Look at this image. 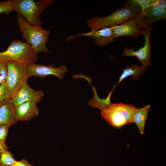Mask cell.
I'll list each match as a JSON object with an SVG mask.
<instances>
[{"mask_svg": "<svg viewBox=\"0 0 166 166\" xmlns=\"http://www.w3.org/2000/svg\"><path fill=\"white\" fill-rule=\"evenodd\" d=\"M142 15L141 12L135 8L129 0H127L121 8L113 12L107 16H93L87 20V24L91 30L99 29L117 26L130 18Z\"/></svg>", "mask_w": 166, "mask_h": 166, "instance_id": "1", "label": "cell"}, {"mask_svg": "<svg viewBox=\"0 0 166 166\" xmlns=\"http://www.w3.org/2000/svg\"><path fill=\"white\" fill-rule=\"evenodd\" d=\"M17 21L22 33V39L26 40L35 53H46L49 52L46 45L50 30H46L42 27L30 24L19 14L17 16Z\"/></svg>", "mask_w": 166, "mask_h": 166, "instance_id": "2", "label": "cell"}, {"mask_svg": "<svg viewBox=\"0 0 166 166\" xmlns=\"http://www.w3.org/2000/svg\"><path fill=\"white\" fill-rule=\"evenodd\" d=\"M53 0H12L14 11L19 14L30 24L42 27L40 17L47 6L53 2Z\"/></svg>", "mask_w": 166, "mask_h": 166, "instance_id": "3", "label": "cell"}, {"mask_svg": "<svg viewBox=\"0 0 166 166\" xmlns=\"http://www.w3.org/2000/svg\"><path fill=\"white\" fill-rule=\"evenodd\" d=\"M136 108L134 106L123 103L111 104L101 111L102 117L112 126L120 128L133 123Z\"/></svg>", "mask_w": 166, "mask_h": 166, "instance_id": "4", "label": "cell"}, {"mask_svg": "<svg viewBox=\"0 0 166 166\" xmlns=\"http://www.w3.org/2000/svg\"><path fill=\"white\" fill-rule=\"evenodd\" d=\"M35 53L27 42L20 40L12 41L7 49L0 52V61H14L25 64L35 63L37 60Z\"/></svg>", "mask_w": 166, "mask_h": 166, "instance_id": "5", "label": "cell"}, {"mask_svg": "<svg viewBox=\"0 0 166 166\" xmlns=\"http://www.w3.org/2000/svg\"><path fill=\"white\" fill-rule=\"evenodd\" d=\"M6 63L8 73L5 84L9 97L12 99L29 77L25 64L14 61Z\"/></svg>", "mask_w": 166, "mask_h": 166, "instance_id": "6", "label": "cell"}, {"mask_svg": "<svg viewBox=\"0 0 166 166\" xmlns=\"http://www.w3.org/2000/svg\"><path fill=\"white\" fill-rule=\"evenodd\" d=\"M166 18V1L153 0L150 6L143 13L137 25V30L140 34L147 28L153 26L155 22Z\"/></svg>", "mask_w": 166, "mask_h": 166, "instance_id": "7", "label": "cell"}, {"mask_svg": "<svg viewBox=\"0 0 166 166\" xmlns=\"http://www.w3.org/2000/svg\"><path fill=\"white\" fill-rule=\"evenodd\" d=\"M153 28V26H150L141 32L144 38L145 42L144 46L135 51L134 48L129 49L124 48L122 51L123 56H134L138 59L141 66L146 68L152 65L151 62V46L150 38L151 33Z\"/></svg>", "mask_w": 166, "mask_h": 166, "instance_id": "8", "label": "cell"}, {"mask_svg": "<svg viewBox=\"0 0 166 166\" xmlns=\"http://www.w3.org/2000/svg\"><path fill=\"white\" fill-rule=\"evenodd\" d=\"M25 66L29 78L37 76L42 78L54 75L61 81L68 70L66 66L63 65L57 67L53 65H44L34 63L25 64Z\"/></svg>", "mask_w": 166, "mask_h": 166, "instance_id": "9", "label": "cell"}, {"mask_svg": "<svg viewBox=\"0 0 166 166\" xmlns=\"http://www.w3.org/2000/svg\"><path fill=\"white\" fill-rule=\"evenodd\" d=\"M92 37L94 40L96 44L101 47L105 46L113 42L115 39L112 27H105L99 29L91 30L89 32L82 33L72 35L66 38L67 41L80 37Z\"/></svg>", "mask_w": 166, "mask_h": 166, "instance_id": "10", "label": "cell"}, {"mask_svg": "<svg viewBox=\"0 0 166 166\" xmlns=\"http://www.w3.org/2000/svg\"><path fill=\"white\" fill-rule=\"evenodd\" d=\"M45 95L41 90H35L32 88L26 82L18 90L11 99L16 107L26 102L39 103Z\"/></svg>", "mask_w": 166, "mask_h": 166, "instance_id": "11", "label": "cell"}, {"mask_svg": "<svg viewBox=\"0 0 166 166\" xmlns=\"http://www.w3.org/2000/svg\"><path fill=\"white\" fill-rule=\"evenodd\" d=\"M142 15L130 18L119 25L112 26L115 39L121 36H128L134 38H138L140 33L136 29V26Z\"/></svg>", "mask_w": 166, "mask_h": 166, "instance_id": "12", "label": "cell"}, {"mask_svg": "<svg viewBox=\"0 0 166 166\" xmlns=\"http://www.w3.org/2000/svg\"><path fill=\"white\" fill-rule=\"evenodd\" d=\"M15 107L11 99L7 98L0 102V125L10 126L16 123Z\"/></svg>", "mask_w": 166, "mask_h": 166, "instance_id": "13", "label": "cell"}, {"mask_svg": "<svg viewBox=\"0 0 166 166\" xmlns=\"http://www.w3.org/2000/svg\"><path fill=\"white\" fill-rule=\"evenodd\" d=\"M36 104L34 102H26L15 107L17 121H29L38 116L39 110Z\"/></svg>", "mask_w": 166, "mask_h": 166, "instance_id": "14", "label": "cell"}, {"mask_svg": "<svg viewBox=\"0 0 166 166\" xmlns=\"http://www.w3.org/2000/svg\"><path fill=\"white\" fill-rule=\"evenodd\" d=\"M123 70V72L119 77L118 82L114 86L111 92H113L116 86L122 81L130 76H131V78L133 80H137L139 77L141 75L146 69V68L141 65L139 66L136 64H135L126 66L125 68Z\"/></svg>", "mask_w": 166, "mask_h": 166, "instance_id": "15", "label": "cell"}, {"mask_svg": "<svg viewBox=\"0 0 166 166\" xmlns=\"http://www.w3.org/2000/svg\"><path fill=\"white\" fill-rule=\"evenodd\" d=\"M150 107V105H148L142 108H136L134 115L133 122L136 124L141 135L144 133L145 122Z\"/></svg>", "mask_w": 166, "mask_h": 166, "instance_id": "16", "label": "cell"}, {"mask_svg": "<svg viewBox=\"0 0 166 166\" xmlns=\"http://www.w3.org/2000/svg\"><path fill=\"white\" fill-rule=\"evenodd\" d=\"M15 161L13 154L7 150L0 155V166H13Z\"/></svg>", "mask_w": 166, "mask_h": 166, "instance_id": "17", "label": "cell"}, {"mask_svg": "<svg viewBox=\"0 0 166 166\" xmlns=\"http://www.w3.org/2000/svg\"><path fill=\"white\" fill-rule=\"evenodd\" d=\"M129 1L135 8L143 14L151 5L153 0H129Z\"/></svg>", "mask_w": 166, "mask_h": 166, "instance_id": "18", "label": "cell"}, {"mask_svg": "<svg viewBox=\"0 0 166 166\" xmlns=\"http://www.w3.org/2000/svg\"><path fill=\"white\" fill-rule=\"evenodd\" d=\"M14 10L12 0L0 2V14L6 13L8 14Z\"/></svg>", "mask_w": 166, "mask_h": 166, "instance_id": "19", "label": "cell"}, {"mask_svg": "<svg viewBox=\"0 0 166 166\" xmlns=\"http://www.w3.org/2000/svg\"><path fill=\"white\" fill-rule=\"evenodd\" d=\"M7 73L6 62L0 61V84H5Z\"/></svg>", "mask_w": 166, "mask_h": 166, "instance_id": "20", "label": "cell"}, {"mask_svg": "<svg viewBox=\"0 0 166 166\" xmlns=\"http://www.w3.org/2000/svg\"><path fill=\"white\" fill-rule=\"evenodd\" d=\"M10 126L6 124L0 125V141L5 142L8 134V129Z\"/></svg>", "mask_w": 166, "mask_h": 166, "instance_id": "21", "label": "cell"}, {"mask_svg": "<svg viewBox=\"0 0 166 166\" xmlns=\"http://www.w3.org/2000/svg\"><path fill=\"white\" fill-rule=\"evenodd\" d=\"M7 98L9 97L6 90L5 84H0V102Z\"/></svg>", "mask_w": 166, "mask_h": 166, "instance_id": "22", "label": "cell"}, {"mask_svg": "<svg viewBox=\"0 0 166 166\" xmlns=\"http://www.w3.org/2000/svg\"><path fill=\"white\" fill-rule=\"evenodd\" d=\"M13 166H34L30 164L26 160L24 159L20 161H15Z\"/></svg>", "mask_w": 166, "mask_h": 166, "instance_id": "23", "label": "cell"}, {"mask_svg": "<svg viewBox=\"0 0 166 166\" xmlns=\"http://www.w3.org/2000/svg\"><path fill=\"white\" fill-rule=\"evenodd\" d=\"M7 146L5 143L0 141V155L4 151L7 150Z\"/></svg>", "mask_w": 166, "mask_h": 166, "instance_id": "24", "label": "cell"}]
</instances>
